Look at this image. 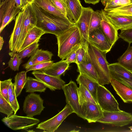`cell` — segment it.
I'll list each match as a JSON object with an SVG mask.
<instances>
[{
	"label": "cell",
	"mask_w": 132,
	"mask_h": 132,
	"mask_svg": "<svg viewBox=\"0 0 132 132\" xmlns=\"http://www.w3.org/2000/svg\"><path fill=\"white\" fill-rule=\"evenodd\" d=\"M88 51L93 65L98 77V83L103 85L110 83L111 78L106 57L107 53L102 51L89 42L87 43Z\"/></svg>",
	"instance_id": "obj_2"
},
{
	"label": "cell",
	"mask_w": 132,
	"mask_h": 132,
	"mask_svg": "<svg viewBox=\"0 0 132 132\" xmlns=\"http://www.w3.org/2000/svg\"><path fill=\"white\" fill-rule=\"evenodd\" d=\"M30 4L37 18L36 26L42 29L45 34H51L56 36L75 25L66 19L46 11L33 2Z\"/></svg>",
	"instance_id": "obj_1"
},
{
	"label": "cell",
	"mask_w": 132,
	"mask_h": 132,
	"mask_svg": "<svg viewBox=\"0 0 132 132\" xmlns=\"http://www.w3.org/2000/svg\"><path fill=\"white\" fill-rule=\"evenodd\" d=\"M128 127L132 131V126L129 127Z\"/></svg>",
	"instance_id": "obj_52"
},
{
	"label": "cell",
	"mask_w": 132,
	"mask_h": 132,
	"mask_svg": "<svg viewBox=\"0 0 132 132\" xmlns=\"http://www.w3.org/2000/svg\"><path fill=\"white\" fill-rule=\"evenodd\" d=\"M22 59L18 53H14L11 56L8 62L9 67L13 71H18L19 66L22 62Z\"/></svg>",
	"instance_id": "obj_38"
},
{
	"label": "cell",
	"mask_w": 132,
	"mask_h": 132,
	"mask_svg": "<svg viewBox=\"0 0 132 132\" xmlns=\"http://www.w3.org/2000/svg\"><path fill=\"white\" fill-rule=\"evenodd\" d=\"M30 4L27 6L23 10V24L21 33L17 46L16 53L19 52L28 33L37 25V18Z\"/></svg>",
	"instance_id": "obj_5"
},
{
	"label": "cell",
	"mask_w": 132,
	"mask_h": 132,
	"mask_svg": "<svg viewBox=\"0 0 132 132\" xmlns=\"http://www.w3.org/2000/svg\"><path fill=\"white\" fill-rule=\"evenodd\" d=\"M82 43L77 45L73 47L67 55L65 60L69 64L72 63H77L76 51Z\"/></svg>",
	"instance_id": "obj_43"
},
{
	"label": "cell",
	"mask_w": 132,
	"mask_h": 132,
	"mask_svg": "<svg viewBox=\"0 0 132 132\" xmlns=\"http://www.w3.org/2000/svg\"><path fill=\"white\" fill-rule=\"evenodd\" d=\"M45 34L42 29L36 26L34 27L26 37L19 53L33 44L38 42L40 37Z\"/></svg>",
	"instance_id": "obj_25"
},
{
	"label": "cell",
	"mask_w": 132,
	"mask_h": 132,
	"mask_svg": "<svg viewBox=\"0 0 132 132\" xmlns=\"http://www.w3.org/2000/svg\"><path fill=\"white\" fill-rule=\"evenodd\" d=\"M97 122L121 127L132 123V114L121 110L119 111H103V116Z\"/></svg>",
	"instance_id": "obj_4"
},
{
	"label": "cell",
	"mask_w": 132,
	"mask_h": 132,
	"mask_svg": "<svg viewBox=\"0 0 132 132\" xmlns=\"http://www.w3.org/2000/svg\"><path fill=\"white\" fill-rule=\"evenodd\" d=\"M4 43V40L3 37L0 36V50L2 48V46Z\"/></svg>",
	"instance_id": "obj_50"
},
{
	"label": "cell",
	"mask_w": 132,
	"mask_h": 132,
	"mask_svg": "<svg viewBox=\"0 0 132 132\" xmlns=\"http://www.w3.org/2000/svg\"><path fill=\"white\" fill-rule=\"evenodd\" d=\"M97 101L103 111H119L117 100L111 93L103 85H99L97 91Z\"/></svg>",
	"instance_id": "obj_7"
},
{
	"label": "cell",
	"mask_w": 132,
	"mask_h": 132,
	"mask_svg": "<svg viewBox=\"0 0 132 132\" xmlns=\"http://www.w3.org/2000/svg\"><path fill=\"white\" fill-rule=\"evenodd\" d=\"M0 112L9 117L14 113L11 105L0 94Z\"/></svg>",
	"instance_id": "obj_34"
},
{
	"label": "cell",
	"mask_w": 132,
	"mask_h": 132,
	"mask_svg": "<svg viewBox=\"0 0 132 132\" xmlns=\"http://www.w3.org/2000/svg\"><path fill=\"white\" fill-rule=\"evenodd\" d=\"M3 0H1V1H3Z\"/></svg>",
	"instance_id": "obj_53"
},
{
	"label": "cell",
	"mask_w": 132,
	"mask_h": 132,
	"mask_svg": "<svg viewBox=\"0 0 132 132\" xmlns=\"http://www.w3.org/2000/svg\"><path fill=\"white\" fill-rule=\"evenodd\" d=\"M57 9L71 23L75 24L74 19L64 0H51Z\"/></svg>",
	"instance_id": "obj_33"
},
{
	"label": "cell",
	"mask_w": 132,
	"mask_h": 132,
	"mask_svg": "<svg viewBox=\"0 0 132 132\" xmlns=\"http://www.w3.org/2000/svg\"><path fill=\"white\" fill-rule=\"evenodd\" d=\"M125 85L132 89V80L118 78L116 79Z\"/></svg>",
	"instance_id": "obj_47"
},
{
	"label": "cell",
	"mask_w": 132,
	"mask_h": 132,
	"mask_svg": "<svg viewBox=\"0 0 132 132\" xmlns=\"http://www.w3.org/2000/svg\"><path fill=\"white\" fill-rule=\"evenodd\" d=\"M87 43L86 44L83 42L76 51L77 65L80 64L85 56L87 48Z\"/></svg>",
	"instance_id": "obj_42"
},
{
	"label": "cell",
	"mask_w": 132,
	"mask_h": 132,
	"mask_svg": "<svg viewBox=\"0 0 132 132\" xmlns=\"http://www.w3.org/2000/svg\"><path fill=\"white\" fill-rule=\"evenodd\" d=\"M91 7H83L81 14L75 24L79 30L84 42H88L90 18L93 11Z\"/></svg>",
	"instance_id": "obj_14"
},
{
	"label": "cell",
	"mask_w": 132,
	"mask_h": 132,
	"mask_svg": "<svg viewBox=\"0 0 132 132\" xmlns=\"http://www.w3.org/2000/svg\"><path fill=\"white\" fill-rule=\"evenodd\" d=\"M1 1L0 5V23H1L6 11L8 3V0Z\"/></svg>",
	"instance_id": "obj_46"
},
{
	"label": "cell",
	"mask_w": 132,
	"mask_h": 132,
	"mask_svg": "<svg viewBox=\"0 0 132 132\" xmlns=\"http://www.w3.org/2000/svg\"><path fill=\"white\" fill-rule=\"evenodd\" d=\"M39 44L36 42L27 47L23 50L18 53L20 57L22 59L32 55L38 49Z\"/></svg>",
	"instance_id": "obj_35"
},
{
	"label": "cell",
	"mask_w": 132,
	"mask_h": 132,
	"mask_svg": "<svg viewBox=\"0 0 132 132\" xmlns=\"http://www.w3.org/2000/svg\"><path fill=\"white\" fill-rule=\"evenodd\" d=\"M74 113L70 106L67 104L62 110L51 118L38 124L37 129L44 131L54 132L58 128L64 120L70 114Z\"/></svg>",
	"instance_id": "obj_8"
},
{
	"label": "cell",
	"mask_w": 132,
	"mask_h": 132,
	"mask_svg": "<svg viewBox=\"0 0 132 132\" xmlns=\"http://www.w3.org/2000/svg\"><path fill=\"white\" fill-rule=\"evenodd\" d=\"M26 71H22L18 73L14 77L15 92L16 97L21 94L24 88L27 77Z\"/></svg>",
	"instance_id": "obj_30"
},
{
	"label": "cell",
	"mask_w": 132,
	"mask_h": 132,
	"mask_svg": "<svg viewBox=\"0 0 132 132\" xmlns=\"http://www.w3.org/2000/svg\"><path fill=\"white\" fill-rule=\"evenodd\" d=\"M131 3L129 0H110L106 3L103 10L107 11Z\"/></svg>",
	"instance_id": "obj_37"
},
{
	"label": "cell",
	"mask_w": 132,
	"mask_h": 132,
	"mask_svg": "<svg viewBox=\"0 0 132 132\" xmlns=\"http://www.w3.org/2000/svg\"><path fill=\"white\" fill-rule=\"evenodd\" d=\"M77 91L80 105L85 102L94 104H98L89 92L82 85H79V87L77 89Z\"/></svg>",
	"instance_id": "obj_31"
},
{
	"label": "cell",
	"mask_w": 132,
	"mask_h": 132,
	"mask_svg": "<svg viewBox=\"0 0 132 132\" xmlns=\"http://www.w3.org/2000/svg\"><path fill=\"white\" fill-rule=\"evenodd\" d=\"M32 74L52 91L62 89L65 84L60 77L51 76L39 70L33 71Z\"/></svg>",
	"instance_id": "obj_13"
},
{
	"label": "cell",
	"mask_w": 132,
	"mask_h": 132,
	"mask_svg": "<svg viewBox=\"0 0 132 132\" xmlns=\"http://www.w3.org/2000/svg\"><path fill=\"white\" fill-rule=\"evenodd\" d=\"M88 42L98 49L107 53L110 51L112 47L104 34L101 27L94 30L89 34Z\"/></svg>",
	"instance_id": "obj_15"
},
{
	"label": "cell",
	"mask_w": 132,
	"mask_h": 132,
	"mask_svg": "<svg viewBox=\"0 0 132 132\" xmlns=\"http://www.w3.org/2000/svg\"><path fill=\"white\" fill-rule=\"evenodd\" d=\"M15 92V86L14 83L12 82L10 84L8 88V94L9 96Z\"/></svg>",
	"instance_id": "obj_48"
},
{
	"label": "cell",
	"mask_w": 132,
	"mask_h": 132,
	"mask_svg": "<svg viewBox=\"0 0 132 132\" xmlns=\"http://www.w3.org/2000/svg\"><path fill=\"white\" fill-rule=\"evenodd\" d=\"M76 23L79 18L82 11L83 7L79 0H64Z\"/></svg>",
	"instance_id": "obj_28"
},
{
	"label": "cell",
	"mask_w": 132,
	"mask_h": 132,
	"mask_svg": "<svg viewBox=\"0 0 132 132\" xmlns=\"http://www.w3.org/2000/svg\"><path fill=\"white\" fill-rule=\"evenodd\" d=\"M15 92L9 96V102L13 109L14 114H16L19 109V104L16 98Z\"/></svg>",
	"instance_id": "obj_44"
},
{
	"label": "cell",
	"mask_w": 132,
	"mask_h": 132,
	"mask_svg": "<svg viewBox=\"0 0 132 132\" xmlns=\"http://www.w3.org/2000/svg\"><path fill=\"white\" fill-rule=\"evenodd\" d=\"M54 63L53 61H45L33 65L26 69L27 72L30 71L39 70L42 71L51 66Z\"/></svg>",
	"instance_id": "obj_39"
},
{
	"label": "cell",
	"mask_w": 132,
	"mask_h": 132,
	"mask_svg": "<svg viewBox=\"0 0 132 132\" xmlns=\"http://www.w3.org/2000/svg\"><path fill=\"white\" fill-rule=\"evenodd\" d=\"M56 37L58 46V56L62 60L66 59L75 46L84 42L78 28L76 25Z\"/></svg>",
	"instance_id": "obj_3"
},
{
	"label": "cell",
	"mask_w": 132,
	"mask_h": 132,
	"mask_svg": "<svg viewBox=\"0 0 132 132\" xmlns=\"http://www.w3.org/2000/svg\"><path fill=\"white\" fill-rule=\"evenodd\" d=\"M34 0H14L16 6L21 11H23L29 4L32 2Z\"/></svg>",
	"instance_id": "obj_45"
},
{
	"label": "cell",
	"mask_w": 132,
	"mask_h": 132,
	"mask_svg": "<svg viewBox=\"0 0 132 132\" xmlns=\"http://www.w3.org/2000/svg\"><path fill=\"white\" fill-rule=\"evenodd\" d=\"M77 65V71L83 75L92 80L98 82V75L89 55L87 45L85 56L82 61Z\"/></svg>",
	"instance_id": "obj_17"
},
{
	"label": "cell",
	"mask_w": 132,
	"mask_h": 132,
	"mask_svg": "<svg viewBox=\"0 0 132 132\" xmlns=\"http://www.w3.org/2000/svg\"><path fill=\"white\" fill-rule=\"evenodd\" d=\"M76 80L78 84L82 85L88 90L97 102V91L100 85L98 83L80 73Z\"/></svg>",
	"instance_id": "obj_24"
},
{
	"label": "cell",
	"mask_w": 132,
	"mask_h": 132,
	"mask_svg": "<svg viewBox=\"0 0 132 132\" xmlns=\"http://www.w3.org/2000/svg\"><path fill=\"white\" fill-rule=\"evenodd\" d=\"M23 19V11H21L16 17L13 29L9 41L10 51L9 54L11 56L16 53L17 46L22 31Z\"/></svg>",
	"instance_id": "obj_16"
},
{
	"label": "cell",
	"mask_w": 132,
	"mask_h": 132,
	"mask_svg": "<svg viewBox=\"0 0 132 132\" xmlns=\"http://www.w3.org/2000/svg\"><path fill=\"white\" fill-rule=\"evenodd\" d=\"M110 83L116 93L124 103H132L131 88L114 79L111 78Z\"/></svg>",
	"instance_id": "obj_19"
},
{
	"label": "cell",
	"mask_w": 132,
	"mask_h": 132,
	"mask_svg": "<svg viewBox=\"0 0 132 132\" xmlns=\"http://www.w3.org/2000/svg\"><path fill=\"white\" fill-rule=\"evenodd\" d=\"M44 100L39 94L30 93L26 97L23 106V110L26 116L33 118L35 116L40 115L45 107Z\"/></svg>",
	"instance_id": "obj_9"
},
{
	"label": "cell",
	"mask_w": 132,
	"mask_h": 132,
	"mask_svg": "<svg viewBox=\"0 0 132 132\" xmlns=\"http://www.w3.org/2000/svg\"><path fill=\"white\" fill-rule=\"evenodd\" d=\"M96 11L100 18L102 30L112 47L119 38L118 30L108 19L103 10H97Z\"/></svg>",
	"instance_id": "obj_11"
},
{
	"label": "cell",
	"mask_w": 132,
	"mask_h": 132,
	"mask_svg": "<svg viewBox=\"0 0 132 132\" xmlns=\"http://www.w3.org/2000/svg\"><path fill=\"white\" fill-rule=\"evenodd\" d=\"M118 62L132 71V46L129 44L126 51L118 59Z\"/></svg>",
	"instance_id": "obj_29"
},
{
	"label": "cell",
	"mask_w": 132,
	"mask_h": 132,
	"mask_svg": "<svg viewBox=\"0 0 132 132\" xmlns=\"http://www.w3.org/2000/svg\"><path fill=\"white\" fill-rule=\"evenodd\" d=\"M78 87L76 83L72 80L63 87L67 104H69L74 113L82 118L80 106L77 93Z\"/></svg>",
	"instance_id": "obj_10"
},
{
	"label": "cell",
	"mask_w": 132,
	"mask_h": 132,
	"mask_svg": "<svg viewBox=\"0 0 132 132\" xmlns=\"http://www.w3.org/2000/svg\"><path fill=\"white\" fill-rule=\"evenodd\" d=\"M47 87L37 79L28 77L24 88L26 92L30 93L35 92H45Z\"/></svg>",
	"instance_id": "obj_27"
},
{
	"label": "cell",
	"mask_w": 132,
	"mask_h": 132,
	"mask_svg": "<svg viewBox=\"0 0 132 132\" xmlns=\"http://www.w3.org/2000/svg\"><path fill=\"white\" fill-rule=\"evenodd\" d=\"M110 0H101V2L102 3V4L104 6H105L106 4V3L110 1ZM132 2V0H129Z\"/></svg>",
	"instance_id": "obj_51"
},
{
	"label": "cell",
	"mask_w": 132,
	"mask_h": 132,
	"mask_svg": "<svg viewBox=\"0 0 132 132\" xmlns=\"http://www.w3.org/2000/svg\"><path fill=\"white\" fill-rule=\"evenodd\" d=\"M80 106L82 118L89 123L96 122L103 116V111L98 104L85 102Z\"/></svg>",
	"instance_id": "obj_12"
},
{
	"label": "cell",
	"mask_w": 132,
	"mask_h": 132,
	"mask_svg": "<svg viewBox=\"0 0 132 132\" xmlns=\"http://www.w3.org/2000/svg\"><path fill=\"white\" fill-rule=\"evenodd\" d=\"M104 11L106 15L112 16L127 15L132 16V3L117 8Z\"/></svg>",
	"instance_id": "obj_32"
},
{
	"label": "cell",
	"mask_w": 132,
	"mask_h": 132,
	"mask_svg": "<svg viewBox=\"0 0 132 132\" xmlns=\"http://www.w3.org/2000/svg\"><path fill=\"white\" fill-rule=\"evenodd\" d=\"M108 67L111 78H120L132 80V71L118 62L109 64Z\"/></svg>",
	"instance_id": "obj_20"
},
{
	"label": "cell",
	"mask_w": 132,
	"mask_h": 132,
	"mask_svg": "<svg viewBox=\"0 0 132 132\" xmlns=\"http://www.w3.org/2000/svg\"><path fill=\"white\" fill-rule=\"evenodd\" d=\"M2 120L9 128L14 130L31 128L40 121L39 119L33 117L21 116L14 114L9 117H5Z\"/></svg>",
	"instance_id": "obj_6"
},
{
	"label": "cell",
	"mask_w": 132,
	"mask_h": 132,
	"mask_svg": "<svg viewBox=\"0 0 132 132\" xmlns=\"http://www.w3.org/2000/svg\"><path fill=\"white\" fill-rule=\"evenodd\" d=\"M32 2L36 5L49 13L67 19L65 16L57 9L51 0H34Z\"/></svg>",
	"instance_id": "obj_26"
},
{
	"label": "cell",
	"mask_w": 132,
	"mask_h": 132,
	"mask_svg": "<svg viewBox=\"0 0 132 132\" xmlns=\"http://www.w3.org/2000/svg\"><path fill=\"white\" fill-rule=\"evenodd\" d=\"M12 79L10 78L7 80L0 81V94L9 102L8 90L9 86L12 82Z\"/></svg>",
	"instance_id": "obj_40"
},
{
	"label": "cell",
	"mask_w": 132,
	"mask_h": 132,
	"mask_svg": "<svg viewBox=\"0 0 132 132\" xmlns=\"http://www.w3.org/2000/svg\"><path fill=\"white\" fill-rule=\"evenodd\" d=\"M85 3L88 4H91L95 5L98 3L100 0H84Z\"/></svg>",
	"instance_id": "obj_49"
},
{
	"label": "cell",
	"mask_w": 132,
	"mask_h": 132,
	"mask_svg": "<svg viewBox=\"0 0 132 132\" xmlns=\"http://www.w3.org/2000/svg\"><path fill=\"white\" fill-rule=\"evenodd\" d=\"M118 36L129 44L132 43V26L121 30Z\"/></svg>",
	"instance_id": "obj_41"
},
{
	"label": "cell",
	"mask_w": 132,
	"mask_h": 132,
	"mask_svg": "<svg viewBox=\"0 0 132 132\" xmlns=\"http://www.w3.org/2000/svg\"><path fill=\"white\" fill-rule=\"evenodd\" d=\"M21 11L15 5L14 0H8L7 7L1 23L0 24V33L5 27L16 17Z\"/></svg>",
	"instance_id": "obj_18"
},
{
	"label": "cell",
	"mask_w": 132,
	"mask_h": 132,
	"mask_svg": "<svg viewBox=\"0 0 132 132\" xmlns=\"http://www.w3.org/2000/svg\"><path fill=\"white\" fill-rule=\"evenodd\" d=\"M106 15L111 22L118 30L125 29L132 26L131 16Z\"/></svg>",
	"instance_id": "obj_23"
},
{
	"label": "cell",
	"mask_w": 132,
	"mask_h": 132,
	"mask_svg": "<svg viewBox=\"0 0 132 132\" xmlns=\"http://www.w3.org/2000/svg\"><path fill=\"white\" fill-rule=\"evenodd\" d=\"M101 27V19L96 11H92L89 24V34L94 30Z\"/></svg>",
	"instance_id": "obj_36"
},
{
	"label": "cell",
	"mask_w": 132,
	"mask_h": 132,
	"mask_svg": "<svg viewBox=\"0 0 132 132\" xmlns=\"http://www.w3.org/2000/svg\"><path fill=\"white\" fill-rule=\"evenodd\" d=\"M69 64L65 60L54 63L49 67L42 71L47 75L55 77H60L69 68Z\"/></svg>",
	"instance_id": "obj_22"
},
{
	"label": "cell",
	"mask_w": 132,
	"mask_h": 132,
	"mask_svg": "<svg viewBox=\"0 0 132 132\" xmlns=\"http://www.w3.org/2000/svg\"><path fill=\"white\" fill-rule=\"evenodd\" d=\"M53 55L51 52L38 49L31 56L28 62L23 65V67L26 69L30 66L37 63L51 61Z\"/></svg>",
	"instance_id": "obj_21"
}]
</instances>
